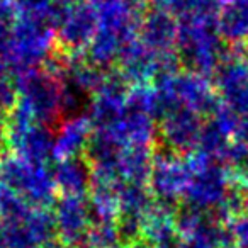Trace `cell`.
<instances>
[{"mask_svg":"<svg viewBox=\"0 0 248 248\" xmlns=\"http://www.w3.org/2000/svg\"><path fill=\"white\" fill-rule=\"evenodd\" d=\"M236 55H240L241 58H245V60H247V62H248V38L245 39L243 43H241V49L236 53Z\"/></svg>","mask_w":248,"mask_h":248,"instance_id":"27","label":"cell"},{"mask_svg":"<svg viewBox=\"0 0 248 248\" xmlns=\"http://www.w3.org/2000/svg\"><path fill=\"white\" fill-rule=\"evenodd\" d=\"M233 141L236 145L243 146L245 150H248V117H240L234 126L233 133Z\"/></svg>","mask_w":248,"mask_h":248,"instance_id":"23","label":"cell"},{"mask_svg":"<svg viewBox=\"0 0 248 248\" xmlns=\"http://www.w3.org/2000/svg\"><path fill=\"white\" fill-rule=\"evenodd\" d=\"M228 230L233 240V248H248V214L231 217Z\"/></svg>","mask_w":248,"mask_h":248,"instance_id":"21","label":"cell"},{"mask_svg":"<svg viewBox=\"0 0 248 248\" xmlns=\"http://www.w3.org/2000/svg\"><path fill=\"white\" fill-rule=\"evenodd\" d=\"M179 22L172 14L153 11L143 16L138 29V39L156 53H170L177 46Z\"/></svg>","mask_w":248,"mask_h":248,"instance_id":"13","label":"cell"},{"mask_svg":"<svg viewBox=\"0 0 248 248\" xmlns=\"http://www.w3.org/2000/svg\"><path fill=\"white\" fill-rule=\"evenodd\" d=\"M216 28L223 41L241 45L248 38V0H221Z\"/></svg>","mask_w":248,"mask_h":248,"instance_id":"16","label":"cell"},{"mask_svg":"<svg viewBox=\"0 0 248 248\" xmlns=\"http://www.w3.org/2000/svg\"><path fill=\"white\" fill-rule=\"evenodd\" d=\"M216 89L221 104L238 117H248V62L230 55L216 72Z\"/></svg>","mask_w":248,"mask_h":248,"instance_id":"8","label":"cell"},{"mask_svg":"<svg viewBox=\"0 0 248 248\" xmlns=\"http://www.w3.org/2000/svg\"><path fill=\"white\" fill-rule=\"evenodd\" d=\"M85 241L87 248H117L121 243L117 221H92Z\"/></svg>","mask_w":248,"mask_h":248,"instance_id":"20","label":"cell"},{"mask_svg":"<svg viewBox=\"0 0 248 248\" xmlns=\"http://www.w3.org/2000/svg\"><path fill=\"white\" fill-rule=\"evenodd\" d=\"M43 248H66L65 245H62V243H53V241H49L48 245H45Z\"/></svg>","mask_w":248,"mask_h":248,"instance_id":"29","label":"cell"},{"mask_svg":"<svg viewBox=\"0 0 248 248\" xmlns=\"http://www.w3.org/2000/svg\"><path fill=\"white\" fill-rule=\"evenodd\" d=\"M19 99L16 106L34 123L49 126L65 114L63 110V83L45 70H29L17 75Z\"/></svg>","mask_w":248,"mask_h":248,"instance_id":"2","label":"cell"},{"mask_svg":"<svg viewBox=\"0 0 248 248\" xmlns=\"http://www.w3.org/2000/svg\"><path fill=\"white\" fill-rule=\"evenodd\" d=\"M5 248H43L55 231L53 214L41 207H31L12 219H2Z\"/></svg>","mask_w":248,"mask_h":248,"instance_id":"6","label":"cell"},{"mask_svg":"<svg viewBox=\"0 0 248 248\" xmlns=\"http://www.w3.org/2000/svg\"><path fill=\"white\" fill-rule=\"evenodd\" d=\"M190 179V167L187 158L177 153H160L153 158L152 172H150V186L152 192L162 206L170 207V204L186 192L187 182Z\"/></svg>","mask_w":248,"mask_h":248,"instance_id":"7","label":"cell"},{"mask_svg":"<svg viewBox=\"0 0 248 248\" xmlns=\"http://www.w3.org/2000/svg\"><path fill=\"white\" fill-rule=\"evenodd\" d=\"M148 2L155 7V11H162L172 16H180L186 4V0H148Z\"/></svg>","mask_w":248,"mask_h":248,"instance_id":"22","label":"cell"},{"mask_svg":"<svg viewBox=\"0 0 248 248\" xmlns=\"http://www.w3.org/2000/svg\"><path fill=\"white\" fill-rule=\"evenodd\" d=\"M92 138V126L87 117L72 116L62 124L58 135H55V158L78 156L80 152L87 150Z\"/></svg>","mask_w":248,"mask_h":248,"instance_id":"17","label":"cell"},{"mask_svg":"<svg viewBox=\"0 0 248 248\" xmlns=\"http://www.w3.org/2000/svg\"><path fill=\"white\" fill-rule=\"evenodd\" d=\"M97 14L92 5L83 0H77L66 2L56 24V31L63 45L72 49H78L85 45L89 46L97 31Z\"/></svg>","mask_w":248,"mask_h":248,"instance_id":"10","label":"cell"},{"mask_svg":"<svg viewBox=\"0 0 248 248\" xmlns=\"http://www.w3.org/2000/svg\"><path fill=\"white\" fill-rule=\"evenodd\" d=\"M9 141L19 158L31 163H45L55 158V135L46 124H29L24 128H9Z\"/></svg>","mask_w":248,"mask_h":248,"instance_id":"12","label":"cell"},{"mask_svg":"<svg viewBox=\"0 0 248 248\" xmlns=\"http://www.w3.org/2000/svg\"><path fill=\"white\" fill-rule=\"evenodd\" d=\"M55 231L65 245H80L85 241L92 224L90 204L85 197L63 196L55 206L53 213Z\"/></svg>","mask_w":248,"mask_h":248,"instance_id":"9","label":"cell"},{"mask_svg":"<svg viewBox=\"0 0 248 248\" xmlns=\"http://www.w3.org/2000/svg\"><path fill=\"white\" fill-rule=\"evenodd\" d=\"M11 21L7 16L0 12V55H4L9 45V38H11Z\"/></svg>","mask_w":248,"mask_h":248,"instance_id":"24","label":"cell"},{"mask_svg":"<svg viewBox=\"0 0 248 248\" xmlns=\"http://www.w3.org/2000/svg\"><path fill=\"white\" fill-rule=\"evenodd\" d=\"M187 162L190 167V179L184 192L187 204L204 213L217 211L231 189L226 169L197 152L190 153Z\"/></svg>","mask_w":248,"mask_h":248,"instance_id":"5","label":"cell"},{"mask_svg":"<svg viewBox=\"0 0 248 248\" xmlns=\"http://www.w3.org/2000/svg\"><path fill=\"white\" fill-rule=\"evenodd\" d=\"M53 28L34 19L17 17L11 28V38L5 49V63L17 75L36 70L49 58Z\"/></svg>","mask_w":248,"mask_h":248,"instance_id":"4","label":"cell"},{"mask_svg":"<svg viewBox=\"0 0 248 248\" xmlns=\"http://www.w3.org/2000/svg\"><path fill=\"white\" fill-rule=\"evenodd\" d=\"M9 138V114L0 107V146Z\"/></svg>","mask_w":248,"mask_h":248,"instance_id":"25","label":"cell"},{"mask_svg":"<svg viewBox=\"0 0 248 248\" xmlns=\"http://www.w3.org/2000/svg\"><path fill=\"white\" fill-rule=\"evenodd\" d=\"M66 2H77V0H66Z\"/></svg>","mask_w":248,"mask_h":248,"instance_id":"30","label":"cell"},{"mask_svg":"<svg viewBox=\"0 0 248 248\" xmlns=\"http://www.w3.org/2000/svg\"><path fill=\"white\" fill-rule=\"evenodd\" d=\"M0 186L19 194L32 207L45 209L55 197L53 170L45 163H31L12 156L0 163Z\"/></svg>","mask_w":248,"mask_h":248,"instance_id":"3","label":"cell"},{"mask_svg":"<svg viewBox=\"0 0 248 248\" xmlns=\"http://www.w3.org/2000/svg\"><path fill=\"white\" fill-rule=\"evenodd\" d=\"M56 189L63 192V196L85 197L90 192L92 186V167L90 162L80 156L62 158L53 170Z\"/></svg>","mask_w":248,"mask_h":248,"instance_id":"15","label":"cell"},{"mask_svg":"<svg viewBox=\"0 0 248 248\" xmlns=\"http://www.w3.org/2000/svg\"><path fill=\"white\" fill-rule=\"evenodd\" d=\"M145 248H182V236L177 230L175 217L167 206H155L143 221Z\"/></svg>","mask_w":248,"mask_h":248,"instance_id":"14","label":"cell"},{"mask_svg":"<svg viewBox=\"0 0 248 248\" xmlns=\"http://www.w3.org/2000/svg\"><path fill=\"white\" fill-rule=\"evenodd\" d=\"M4 78H7V63L0 58V82Z\"/></svg>","mask_w":248,"mask_h":248,"instance_id":"28","label":"cell"},{"mask_svg":"<svg viewBox=\"0 0 248 248\" xmlns=\"http://www.w3.org/2000/svg\"><path fill=\"white\" fill-rule=\"evenodd\" d=\"M153 158L150 155L148 146H124L123 153L117 162V173L126 184H140L145 186L150 179Z\"/></svg>","mask_w":248,"mask_h":248,"instance_id":"18","label":"cell"},{"mask_svg":"<svg viewBox=\"0 0 248 248\" xmlns=\"http://www.w3.org/2000/svg\"><path fill=\"white\" fill-rule=\"evenodd\" d=\"M179 60L189 72L207 77L228 58V49L216 28V17H182L177 34Z\"/></svg>","mask_w":248,"mask_h":248,"instance_id":"1","label":"cell"},{"mask_svg":"<svg viewBox=\"0 0 248 248\" xmlns=\"http://www.w3.org/2000/svg\"><path fill=\"white\" fill-rule=\"evenodd\" d=\"M236 169H238V173H240V182L248 187V156L236 167Z\"/></svg>","mask_w":248,"mask_h":248,"instance_id":"26","label":"cell"},{"mask_svg":"<svg viewBox=\"0 0 248 248\" xmlns=\"http://www.w3.org/2000/svg\"><path fill=\"white\" fill-rule=\"evenodd\" d=\"M155 201L150 190L140 184H123L119 190V214L121 217H135L145 221L155 207Z\"/></svg>","mask_w":248,"mask_h":248,"instance_id":"19","label":"cell"},{"mask_svg":"<svg viewBox=\"0 0 248 248\" xmlns=\"http://www.w3.org/2000/svg\"><path fill=\"white\" fill-rule=\"evenodd\" d=\"M160 136L173 153H192L199 143L202 119L189 109H175L163 116Z\"/></svg>","mask_w":248,"mask_h":248,"instance_id":"11","label":"cell"}]
</instances>
